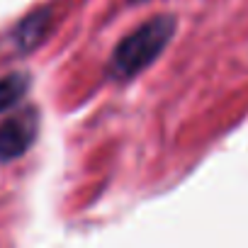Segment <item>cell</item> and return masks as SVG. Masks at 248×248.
Instances as JSON below:
<instances>
[{"label": "cell", "mask_w": 248, "mask_h": 248, "mask_svg": "<svg viewBox=\"0 0 248 248\" xmlns=\"http://www.w3.org/2000/svg\"><path fill=\"white\" fill-rule=\"evenodd\" d=\"M173 32H175V17L170 15H158L144 22L127 39L119 42L109 61V73L114 78H132L141 73L168 46V42L173 39Z\"/></svg>", "instance_id": "cell-1"}, {"label": "cell", "mask_w": 248, "mask_h": 248, "mask_svg": "<svg viewBox=\"0 0 248 248\" xmlns=\"http://www.w3.org/2000/svg\"><path fill=\"white\" fill-rule=\"evenodd\" d=\"M34 132H37L34 109H25L22 114H15L0 124V161L5 163L22 156L34 141Z\"/></svg>", "instance_id": "cell-2"}, {"label": "cell", "mask_w": 248, "mask_h": 248, "mask_svg": "<svg viewBox=\"0 0 248 248\" xmlns=\"http://www.w3.org/2000/svg\"><path fill=\"white\" fill-rule=\"evenodd\" d=\"M49 22H51V17H49L46 10H44V13H32V15L15 30V42H17L22 49H32L34 44H39V42L44 39V34H46V30H49Z\"/></svg>", "instance_id": "cell-3"}, {"label": "cell", "mask_w": 248, "mask_h": 248, "mask_svg": "<svg viewBox=\"0 0 248 248\" xmlns=\"http://www.w3.org/2000/svg\"><path fill=\"white\" fill-rule=\"evenodd\" d=\"M27 85H30V80L22 73H13V76L0 78V112H8L10 107H15L22 100Z\"/></svg>", "instance_id": "cell-4"}, {"label": "cell", "mask_w": 248, "mask_h": 248, "mask_svg": "<svg viewBox=\"0 0 248 248\" xmlns=\"http://www.w3.org/2000/svg\"><path fill=\"white\" fill-rule=\"evenodd\" d=\"M137 3H141V0H137Z\"/></svg>", "instance_id": "cell-5"}]
</instances>
